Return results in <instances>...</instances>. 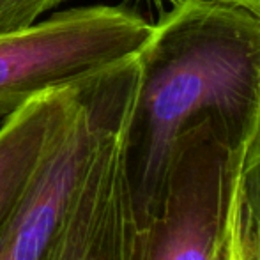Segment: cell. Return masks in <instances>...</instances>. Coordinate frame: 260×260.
Masks as SVG:
<instances>
[{"instance_id":"obj_1","label":"cell","mask_w":260,"mask_h":260,"mask_svg":"<svg viewBox=\"0 0 260 260\" xmlns=\"http://www.w3.org/2000/svg\"><path fill=\"white\" fill-rule=\"evenodd\" d=\"M138 60L124 157L142 226L156 212L182 129L221 117L246 137L260 135V20L237 7L184 0L154 23Z\"/></svg>"},{"instance_id":"obj_2","label":"cell","mask_w":260,"mask_h":260,"mask_svg":"<svg viewBox=\"0 0 260 260\" xmlns=\"http://www.w3.org/2000/svg\"><path fill=\"white\" fill-rule=\"evenodd\" d=\"M253 142L221 117L182 129L156 212L138 226L135 260H244L241 174Z\"/></svg>"},{"instance_id":"obj_3","label":"cell","mask_w":260,"mask_h":260,"mask_svg":"<svg viewBox=\"0 0 260 260\" xmlns=\"http://www.w3.org/2000/svg\"><path fill=\"white\" fill-rule=\"evenodd\" d=\"M152 27L127 6H85L0 38V120L41 94L138 53Z\"/></svg>"},{"instance_id":"obj_4","label":"cell","mask_w":260,"mask_h":260,"mask_svg":"<svg viewBox=\"0 0 260 260\" xmlns=\"http://www.w3.org/2000/svg\"><path fill=\"white\" fill-rule=\"evenodd\" d=\"M138 53L73 85V108L27 193L0 232V260H45L105 126L131 108Z\"/></svg>"},{"instance_id":"obj_5","label":"cell","mask_w":260,"mask_h":260,"mask_svg":"<svg viewBox=\"0 0 260 260\" xmlns=\"http://www.w3.org/2000/svg\"><path fill=\"white\" fill-rule=\"evenodd\" d=\"M129 110L96 142L45 260H135L138 219L124 157Z\"/></svg>"},{"instance_id":"obj_6","label":"cell","mask_w":260,"mask_h":260,"mask_svg":"<svg viewBox=\"0 0 260 260\" xmlns=\"http://www.w3.org/2000/svg\"><path fill=\"white\" fill-rule=\"evenodd\" d=\"M73 85L32 100L0 126V232L27 193L73 108Z\"/></svg>"},{"instance_id":"obj_7","label":"cell","mask_w":260,"mask_h":260,"mask_svg":"<svg viewBox=\"0 0 260 260\" xmlns=\"http://www.w3.org/2000/svg\"><path fill=\"white\" fill-rule=\"evenodd\" d=\"M241 223L248 250L260 260V135L251 144L241 174Z\"/></svg>"},{"instance_id":"obj_8","label":"cell","mask_w":260,"mask_h":260,"mask_svg":"<svg viewBox=\"0 0 260 260\" xmlns=\"http://www.w3.org/2000/svg\"><path fill=\"white\" fill-rule=\"evenodd\" d=\"M64 0H0V38L18 34L38 23L39 16Z\"/></svg>"},{"instance_id":"obj_9","label":"cell","mask_w":260,"mask_h":260,"mask_svg":"<svg viewBox=\"0 0 260 260\" xmlns=\"http://www.w3.org/2000/svg\"><path fill=\"white\" fill-rule=\"evenodd\" d=\"M199 4H209V6H225V7H237L244 9L260 20V0H193Z\"/></svg>"},{"instance_id":"obj_10","label":"cell","mask_w":260,"mask_h":260,"mask_svg":"<svg viewBox=\"0 0 260 260\" xmlns=\"http://www.w3.org/2000/svg\"><path fill=\"white\" fill-rule=\"evenodd\" d=\"M151 2L157 4V6H161V4L167 2V4H170V6L174 7V6H179V4H182V2H184V0H151Z\"/></svg>"},{"instance_id":"obj_11","label":"cell","mask_w":260,"mask_h":260,"mask_svg":"<svg viewBox=\"0 0 260 260\" xmlns=\"http://www.w3.org/2000/svg\"><path fill=\"white\" fill-rule=\"evenodd\" d=\"M244 237V236H243ZM244 244H246V241H244ZM244 260H255V257L251 255V251L248 250V244H246V257H244Z\"/></svg>"}]
</instances>
